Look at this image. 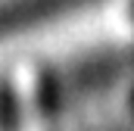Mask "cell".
<instances>
[{
  "label": "cell",
  "mask_w": 134,
  "mask_h": 131,
  "mask_svg": "<svg viewBox=\"0 0 134 131\" xmlns=\"http://www.w3.org/2000/svg\"><path fill=\"white\" fill-rule=\"evenodd\" d=\"M19 112H22V116H19V128L22 131H44L31 69H22V72H19Z\"/></svg>",
  "instance_id": "1"
}]
</instances>
